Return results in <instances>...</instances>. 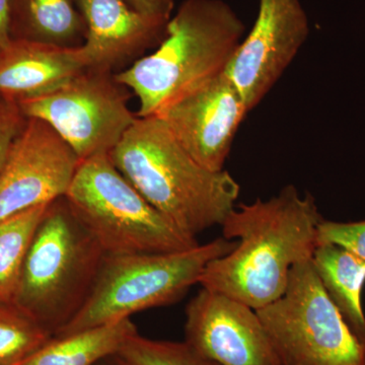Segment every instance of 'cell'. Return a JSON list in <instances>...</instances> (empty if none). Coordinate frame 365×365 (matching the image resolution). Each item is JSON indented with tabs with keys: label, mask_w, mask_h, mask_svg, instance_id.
<instances>
[{
	"label": "cell",
	"mask_w": 365,
	"mask_h": 365,
	"mask_svg": "<svg viewBox=\"0 0 365 365\" xmlns=\"http://www.w3.org/2000/svg\"><path fill=\"white\" fill-rule=\"evenodd\" d=\"M323 220L313 195H300L294 185L268 200L240 204L222 225L225 239H237L235 248L211 261L198 284L256 311L267 306L284 294L292 269L313 258Z\"/></svg>",
	"instance_id": "1"
},
{
	"label": "cell",
	"mask_w": 365,
	"mask_h": 365,
	"mask_svg": "<svg viewBox=\"0 0 365 365\" xmlns=\"http://www.w3.org/2000/svg\"><path fill=\"white\" fill-rule=\"evenodd\" d=\"M109 155L137 191L190 237L222 225L235 208L239 182L227 170L197 163L162 118L137 117Z\"/></svg>",
	"instance_id": "2"
},
{
	"label": "cell",
	"mask_w": 365,
	"mask_h": 365,
	"mask_svg": "<svg viewBox=\"0 0 365 365\" xmlns=\"http://www.w3.org/2000/svg\"><path fill=\"white\" fill-rule=\"evenodd\" d=\"M245 32L246 26L223 0H184L155 51L116 73L138 98L137 117L158 116L227 71Z\"/></svg>",
	"instance_id": "3"
},
{
	"label": "cell",
	"mask_w": 365,
	"mask_h": 365,
	"mask_svg": "<svg viewBox=\"0 0 365 365\" xmlns=\"http://www.w3.org/2000/svg\"><path fill=\"white\" fill-rule=\"evenodd\" d=\"M106 254L66 197L48 204L25 264L16 306L54 336L91 294Z\"/></svg>",
	"instance_id": "4"
},
{
	"label": "cell",
	"mask_w": 365,
	"mask_h": 365,
	"mask_svg": "<svg viewBox=\"0 0 365 365\" xmlns=\"http://www.w3.org/2000/svg\"><path fill=\"white\" fill-rule=\"evenodd\" d=\"M220 237L172 253L106 255L91 294L81 311L53 337L130 319L153 307L169 306L199 283L211 261L232 251Z\"/></svg>",
	"instance_id": "5"
},
{
	"label": "cell",
	"mask_w": 365,
	"mask_h": 365,
	"mask_svg": "<svg viewBox=\"0 0 365 365\" xmlns=\"http://www.w3.org/2000/svg\"><path fill=\"white\" fill-rule=\"evenodd\" d=\"M64 197L109 256L172 253L199 245L137 191L109 153L79 163Z\"/></svg>",
	"instance_id": "6"
},
{
	"label": "cell",
	"mask_w": 365,
	"mask_h": 365,
	"mask_svg": "<svg viewBox=\"0 0 365 365\" xmlns=\"http://www.w3.org/2000/svg\"><path fill=\"white\" fill-rule=\"evenodd\" d=\"M256 312L282 365H365L364 346L329 297L312 259L292 269L279 299Z\"/></svg>",
	"instance_id": "7"
},
{
	"label": "cell",
	"mask_w": 365,
	"mask_h": 365,
	"mask_svg": "<svg viewBox=\"0 0 365 365\" xmlns=\"http://www.w3.org/2000/svg\"><path fill=\"white\" fill-rule=\"evenodd\" d=\"M131 96L115 72L86 68L51 93L19 106L25 117L50 125L83 162L111 153L135 122Z\"/></svg>",
	"instance_id": "8"
},
{
	"label": "cell",
	"mask_w": 365,
	"mask_h": 365,
	"mask_svg": "<svg viewBox=\"0 0 365 365\" xmlns=\"http://www.w3.org/2000/svg\"><path fill=\"white\" fill-rule=\"evenodd\" d=\"M309 34V18L300 0H259L253 28L225 71L249 112L279 81Z\"/></svg>",
	"instance_id": "9"
},
{
	"label": "cell",
	"mask_w": 365,
	"mask_h": 365,
	"mask_svg": "<svg viewBox=\"0 0 365 365\" xmlns=\"http://www.w3.org/2000/svg\"><path fill=\"white\" fill-rule=\"evenodd\" d=\"M79 163L50 125L26 118L0 173V222L66 196Z\"/></svg>",
	"instance_id": "10"
},
{
	"label": "cell",
	"mask_w": 365,
	"mask_h": 365,
	"mask_svg": "<svg viewBox=\"0 0 365 365\" xmlns=\"http://www.w3.org/2000/svg\"><path fill=\"white\" fill-rule=\"evenodd\" d=\"M185 342L220 365H282L256 309L205 288L187 306Z\"/></svg>",
	"instance_id": "11"
},
{
	"label": "cell",
	"mask_w": 365,
	"mask_h": 365,
	"mask_svg": "<svg viewBox=\"0 0 365 365\" xmlns=\"http://www.w3.org/2000/svg\"><path fill=\"white\" fill-rule=\"evenodd\" d=\"M248 113L241 93L223 72L158 117L197 163L212 172H220Z\"/></svg>",
	"instance_id": "12"
},
{
	"label": "cell",
	"mask_w": 365,
	"mask_h": 365,
	"mask_svg": "<svg viewBox=\"0 0 365 365\" xmlns=\"http://www.w3.org/2000/svg\"><path fill=\"white\" fill-rule=\"evenodd\" d=\"M74 1L86 21L81 50L88 68L117 73L158 48L167 36L170 20L140 14L126 0Z\"/></svg>",
	"instance_id": "13"
},
{
	"label": "cell",
	"mask_w": 365,
	"mask_h": 365,
	"mask_svg": "<svg viewBox=\"0 0 365 365\" xmlns=\"http://www.w3.org/2000/svg\"><path fill=\"white\" fill-rule=\"evenodd\" d=\"M86 68L81 45L68 47L11 39L0 51V100L19 104L41 97Z\"/></svg>",
	"instance_id": "14"
},
{
	"label": "cell",
	"mask_w": 365,
	"mask_h": 365,
	"mask_svg": "<svg viewBox=\"0 0 365 365\" xmlns=\"http://www.w3.org/2000/svg\"><path fill=\"white\" fill-rule=\"evenodd\" d=\"M11 39L83 45L86 26L74 0H9Z\"/></svg>",
	"instance_id": "15"
},
{
	"label": "cell",
	"mask_w": 365,
	"mask_h": 365,
	"mask_svg": "<svg viewBox=\"0 0 365 365\" xmlns=\"http://www.w3.org/2000/svg\"><path fill=\"white\" fill-rule=\"evenodd\" d=\"M312 261L329 297L365 347V314L361 304L365 261L331 244L318 245Z\"/></svg>",
	"instance_id": "16"
},
{
	"label": "cell",
	"mask_w": 365,
	"mask_h": 365,
	"mask_svg": "<svg viewBox=\"0 0 365 365\" xmlns=\"http://www.w3.org/2000/svg\"><path fill=\"white\" fill-rule=\"evenodd\" d=\"M130 319L53 337L21 365H96L116 355L137 334Z\"/></svg>",
	"instance_id": "17"
},
{
	"label": "cell",
	"mask_w": 365,
	"mask_h": 365,
	"mask_svg": "<svg viewBox=\"0 0 365 365\" xmlns=\"http://www.w3.org/2000/svg\"><path fill=\"white\" fill-rule=\"evenodd\" d=\"M47 206H36L0 222V307L16 306L26 254Z\"/></svg>",
	"instance_id": "18"
},
{
	"label": "cell",
	"mask_w": 365,
	"mask_h": 365,
	"mask_svg": "<svg viewBox=\"0 0 365 365\" xmlns=\"http://www.w3.org/2000/svg\"><path fill=\"white\" fill-rule=\"evenodd\" d=\"M52 338L18 307H0V365H21Z\"/></svg>",
	"instance_id": "19"
},
{
	"label": "cell",
	"mask_w": 365,
	"mask_h": 365,
	"mask_svg": "<svg viewBox=\"0 0 365 365\" xmlns=\"http://www.w3.org/2000/svg\"><path fill=\"white\" fill-rule=\"evenodd\" d=\"M115 356L121 365H220L188 343L148 339L138 333L129 338Z\"/></svg>",
	"instance_id": "20"
},
{
	"label": "cell",
	"mask_w": 365,
	"mask_h": 365,
	"mask_svg": "<svg viewBox=\"0 0 365 365\" xmlns=\"http://www.w3.org/2000/svg\"><path fill=\"white\" fill-rule=\"evenodd\" d=\"M331 244L365 261V220L336 222L322 220L317 230V246Z\"/></svg>",
	"instance_id": "21"
},
{
	"label": "cell",
	"mask_w": 365,
	"mask_h": 365,
	"mask_svg": "<svg viewBox=\"0 0 365 365\" xmlns=\"http://www.w3.org/2000/svg\"><path fill=\"white\" fill-rule=\"evenodd\" d=\"M26 117L18 103L0 100V173L9 157L14 139L25 126Z\"/></svg>",
	"instance_id": "22"
},
{
	"label": "cell",
	"mask_w": 365,
	"mask_h": 365,
	"mask_svg": "<svg viewBox=\"0 0 365 365\" xmlns=\"http://www.w3.org/2000/svg\"><path fill=\"white\" fill-rule=\"evenodd\" d=\"M126 2L140 14L163 20H170L175 6V0H126Z\"/></svg>",
	"instance_id": "23"
},
{
	"label": "cell",
	"mask_w": 365,
	"mask_h": 365,
	"mask_svg": "<svg viewBox=\"0 0 365 365\" xmlns=\"http://www.w3.org/2000/svg\"><path fill=\"white\" fill-rule=\"evenodd\" d=\"M9 26V0H0V51L11 42Z\"/></svg>",
	"instance_id": "24"
},
{
	"label": "cell",
	"mask_w": 365,
	"mask_h": 365,
	"mask_svg": "<svg viewBox=\"0 0 365 365\" xmlns=\"http://www.w3.org/2000/svg\"><path fill=\"white\" fill-rule=\"evenodd\" d=\"M96 365H121V364H120L119 360L116 359V356L113 355V356L108 357V359L102 360V361L98 362V364Z\"/></svg>",
	"instance_id": "25"
}]
</instances>
